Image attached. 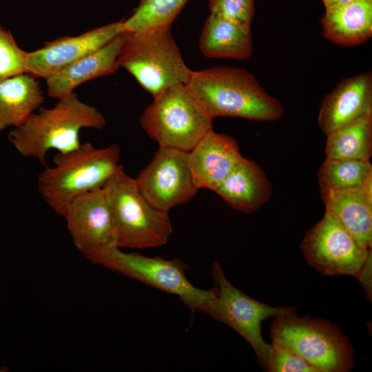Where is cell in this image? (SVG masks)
<instances>
[{
  "label": "cell",
  "mask_w": 372,
  "mask_h": 372,
  "mask_svg": "<svg viewBox=\"0 0 372 372\" xmlns=\"http://www.w3.org/2000/svg\"><path fill=\"white\" fill-rule=\"evenodd\" d=\"M185 85L213 118L276 121L285 112L281 102L245 68L214 66L192 71Z\"/></svg>",
  "instance_id": "obj_1"
},
{
  "label": "cell",
  "mask_w": 372,
  "mask_h": 372,
  "mask_svg": "<svg viewBox=\"0 0 372 372\" xmlns=\"http://www.w3.org/2000/svg\"><path fill=\"white\" fill-rule=\"evenodd\" d=\"M58 100L53 107L33 113L9 134L22 156L36 158L43 166L50 150L63 153L78 148L83 128L101 130L106 125L103 115L80 101L74 92Z\"/></svg>",
  "instance_id": "obj_2"
},
{
  "label": "cell",
  "mask_w": 372,
  "mask_h": 372,
  "mask_svg": "<svg viewBox=\"0 0 372 372\" xmlns=\"http://www.w3.org/2000/svg\"><path fill=\"white\" fill-rule=\"evenodd\" d=\"M120 154L116 144L96 148L89 143L58 152L54 165L38 176L39 193L55 214L63 216L74 199L104 187L121 166Z\"/></svg>",
  "instance_id": "obj_3"
},
{
  "label": "cell",
  "mask_w": 372,
  "mask_h": 372,
  "mask_svg": "<svg viewBox=\"0 0 372 372\" xmlns=\"http://www.w3.org/2000/svg\"><path fill=\"white\" fill-rule=\"evenodd\" d=\"M115 245L143 249L165 245L172 234L168 212L154 207L121 165L103 187Z\"/></svg>",
  "instance_id": "obj_4"
},
{
  "label": "cell",
  "mask_w": 372,
  "mask_h": 372,
  "mask_svg": "<svg viewBox=\"0 0 372 372\" xmlns=\"http://www.w3.org/2000/svg\"><path fill=\"white\" fill-rule=\"evenodd\" d=\"M118 63L153 97L171 86L186 84L192 71L183 59L171 27L125 32Z\"/></svg>",
  "instance_id": "obj_5"
},
{
  "label": "cell",
  "mask_w": 372,
  "mask_h": 372,
  "mask_svg": "<svg viewBox=\"0 0 372 372\" xmlns=\"http://www.w3.org/2000/svg\"><path fill=\"white\" fill-rule=\"evenodd\" d=\"M153 99L140 123L160 147L189 152L213 130L214 118L185 84L171 86Z\"/></svg>",
  "instance_id": "obj_6"
},
{
  "label": "cell",
  "mask_w": 372,
  "mask_h": 372,
  "mask_svg": "<svg viewBox=\"0 0 372 372\" xmlns=\"http://www.w3.org/2000/svg\"><path fill=\"white\" fill-rule=\"evenodd\" d=\"M270 335L273 343L288 348L319 372H347L353 366L351 343L328 320L296 315L278 316Z\"/></svg>",
  "instance_id": "obj_7"
},
{
  "label": "cell",
  "mask_w": 372,
  "mask_h": 372,
  "mask_svg": "<svg viewBox=\"0 0 372 372\" xmlns=\"http://www.w3.org/2000/svg\"><path fill=\"white\" fill-rule=\"evenodd\" d=\"M113 271L149 287L177 296L192 311H200L216 294V288L201 289L187 279L186 263L178 258L166 260L137 253H125L112 246L90 259Z\"/></svg>",
  "instance_id": "obj_8"
},
{
  "label": "cell",
  "mask_w": 372,
  "mask_h": 372,
  "mask_svg": "<svg viewBox=\"0 0 372 372\" xmlns=\"http://www.w3.org/2000/svg\"><path fill=\"white\" fill-rule=\"evenodd\" d=\"M212 277L216 296L202 309L238 333L251 345L263 369H267L271 344L263 340L261 322L270 317L296 315L295 308L275 307L259 302L236 288L226 278L220 265L214 262Z\"/></svg>",
  "instance_id": "obj_9"
},
{
  "label": "cell",
  "mask_w": 372,
  "mask_h": 372,
  "mask_svg": "<svg viewBox=\"0 0 372 372\" xmlns=\"http://www.w3.org/2000/svg\"><path fill=\"white\" fill-rule=\"evenodd\" d=\"M300 247L307 262L324 276L358 278L371 253L326 211L307 232Z\"/></svg>",
  "instance_id": "obj_10"
},
{
  "label": "cell",
  "mask_w": 372,
  "mask_h": 372,
  "mask_svg": "<svg viewBox=\"0 0 372 372\" xmlns=\"http://www.w3.org/2000/svg\"><path fill=\"white\" fill-rule=\"evenodd\" d=\"M145 198L156 209L168 212L187 203L197 193L189 164V152L160 147L135 178Z\"/></svg>",
  "instance_id": "obj_11"
},
{
  "label": "cell",
  "mask_w": 372,
  "mask_h": 372,
  "mask_svg": "<svg viewBox=\"0 0 372 372\" xmlns=\"http://www.w3.org/2000/svg\"><path fill=\"white\" fill-rule=\"evenodd\" d=\"M63 217L66 220L74 245L87 259L116 246L111 213L103 187L74 199Z\"/></svg>",
  "instance_id": "obj_12"
},
{
  "label": "cell",
  "mask_w": 372,
  "mask_h": 372,
  "mask_svg": "<svg viewBox=\"0 0 372 372\" xmlns=\"http://www.w3.org/2000/svg\"><path fill=\"white\" fill-rule=\"evenodd\" d=\"M121 22L106 24L77 36L62 37L45 43L39 50L27 52V73L46 79L60 72L123 32Z\"/></svg>",
  "instance_id": "obj_13"
},
{
  "label": "cell",
  "mask_w": 372,
  "mask_h": 372,
  "mask_svg": "<svg viewBox=\"0 0 372 372\" xmlns=\"http://www.w3.org/2000/svg\"><path fill=\"white\" fill-rule=\"evenodd\" d=\"M372 116V73L365 72L342 80L323 99L318 123L327 135L358 119Z\"/></svg>",
  "instance_id": "obj_14"
},
{
  "label": "cell",
  "mask_w": 372,
  "mask_h": 372,
  "mask_svg": "<svg viewBox=\"0 0 372 372\" xmlns=\"http://www.w3.org/2000/svg\"><path fill=\"white\" fill-rule=\"evenodd\" d=\"M242 158L235 138L210 130L189 152V164L197 188L214 192Z\"/></svg>",
  "instance_id": "obj_15"
},
{
  "label": "cell",
  "mask_w": 372,
  "mask_h": 372,
  "mask_svg": "<svg viewBox=\"0 0 372 372\" xmlns=\"http://www.w3.org/2000/svg\"><path fill=\"white\" fill-rule=\"evenodd\" d=\"M325 211L364 247H372V176L362 185L320 191Z\"/></svg>",
  "instance_id": "obj_16"
},
{
  "label": "cell",
  "mask_w": 372,
  "mask_h": 372,
  "mask_svg": "<svg viewBox=\"0 0 372 372\" xmlns=\"http://www.w3.org/2000/svg\"><path fill=\"white\" fill-rule=\"evenodd\" d=\"M125 37V32H120L100 48L46 78L48 96L60 99L85 82L115 73L120 68L118 58Z\"/></svg>",
  "instance_id": "obj_17"
},
{
  "label": "cell",
  "mask_w": 372,
  "mask_h": 372,
  "mask_svg": "<svg viewBox=\"0 0 372 372\" xmlns=\"http://www.w3.org/2000/svg\"><path fill=\"white\" fill-rule=\"evenodd\" d=\"M214 192L233 209L250 214L269 201L272 185L258 163L243 157Z\"/></svg>",
  "instance_id": "obj_18"
},
{
  "label": "cell",
  "mask_w": 372,
  "mask_h": 372,
  "mask_svg": "<svg viewBox=\"0 0 372 372\" xmlns=\"http://www.w3.org/2000/svg\"><path fill=\"white\" fill-rule=\"evenodd\" d=\"M198 48L209 59H248L254 50L251 28L209 14L201 30Z\"/></svg>",
  "instance_id": "obj_19"
},
{
  "label": "cell",
  "mask_w": 372,
  "mask_h": 372,
  "mask_svg": "<svg viewBox=\"0 0 372 372\" xmlns=\"http://www.w3.org/2000/svg\"><path fill=\"white\" fill-rule=\"evenodd\" d=\"M323 37L336 45L362 44L372 37V0L325 8L320 19Z\"/></svg>",
  "instance_id": "obj_20"
},
{
  "label": "cell",
  "mask_w": 372,
  "mask_h": 372,
  "mask_svg": "<svg viewBox=\"0 0 372 372\" xmlns=\"http://www.w3.org/2000/svg\"><path fill=\"white\" fill-rule=\"evenodd\" d=\"M44 101L37 77L22 73L0 82V131L22 125Z\"/></svg>",
  "instance_id": "obj_21"
},
{
  "label": "cell",
  "mask_w": 372,
  "mask_h": 372,
  "mask_svg": "<svg viewBox=\"0 0 372 372\" xmlns=\"http://www.w3.org/2000/svg\"><path fill=\"white\" fill-rule=\"evenodd\" d=\"M327 136L326 158L370 161L372 116L343 125Z\"/></svg>",
  "instance_id": "obj_22"
},
{
  "label": "cell",
  "mask_w": 372,
  "mask_h": 372,
  "mask_svg": "<svg viewBox=\"0 0 372 372\" xmlns=\"http://www.w3.org/2000/svg\"><path fill=\"white\" fill-rule=\"evenodd\" d=\"M189 0H141L132 14L122 20L124 32H141L171 27Z\"/></svg>",
  "instance_id": "obj_23"
},
{
  "label": "cell",
  "mask_w": 372,
  "mask_h": 372,
  "mask_svg": "<svg viewBox=\"0 0 372 372\" xmlns=\"http://www.w3.org/2000/svg\"><path fill=\"white\" fill-rule=\"evenodd\" d=\"M371 176L370 161L326 158L318 172L320 191L359 187Z\"/></svg>",
  "instance_id": "obj_24"
},
{
  "label": "cell",
  "mask_w": 372,
  "mask_h": 372,
  "mask_svg": "<svg viewBox=\"0 0 372 372\" xmlns=\"http://www.w3.org/2000/svg\"><path fill=\"white\" fill-rule=\"evenodd\" d=\"M26 54L19 47L10 32L0 25V82L27 73Z\"/></svg>",
  "instance_id": "obj_25"
},
{
  "label": "cell",
  "mask_w": 372,
  "mask_h": 372,
  "mask_svg": "<svg viewBox=\"0 0 372 372\" xmlns=\"http://www.w3.org/2000/svg\"><path fill=\"white\" fill-rule=\"evenodd\" d=\"M267 369L271 372H319L304 359L276 343L271 346Z\"/></svg>",
  "instance_id": "obj_26"
},
{
  "label": "cell",
  "mask_w": 372,
  "mask_h": 372,
  "mask_svg": "<svg viewBox=\"0 0 372 372\" xmlns=\"http://www.w3.org/2000/svg\"><path fill=\"white\" fill-rule=\"evenodd\" d=\"M210 14H216L251 28L254 0H209Z\"/></svg>",
  "instance_id": "obj_27"
},
{
  "label": "cell",
  "mask_w": 372,
  "mask_h": 372,
  "mask_svg": "<svg viewBox=\"0 0 372 372\" xmlns=\"http://www.w3.org/2000/svg\"><path fill=\"white\" fill-rule=\"evenodd\" d=\"M362 283L368 296L371 297V253L368 256L358 277Z\"/></svg>",
  "instance_id": "obj_28"
},
{
  "label": "cell",
  "mask_w": 372,
  "mask_h": 372,
  "mask_svg": "<svg viewBox=\"0 0 372 372\" xmlns=\"http://www.w3.org/2000/svg\"><path fill=\"white\" fill-rule=\"evenodd\" d=\"M358 0H325L322 1L324 8L342 6L356 1Z\"/></svg>",
  "instance_id": "obj_29"
},
{
  "label": "cell",
  "mask_w": 372,
  "mask_h": 372,
  "mask_svg": "<svg viewBox=\"0 0 372 372\" xmlns=\"http://www.w3.org/2000/svg\"><path fill=\"white\" fill-rule=\"evenodd\" d=\"M325 1V0H322V1Z\"/></svg>",
  "instance_id": "obj_30"
}]
</instances>
